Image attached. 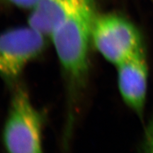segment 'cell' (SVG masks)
Listing matches in <instances>:
<instances>
[{
    "mask_svg": "<svg viewBox=\"0 0 153 153\" xmlns=\"http://www.w3.org/2000/svg\"><path fill=\"white\" fill-rule=\"evenodd\" d=\"M94 0H82L65 15L51 37L64 71L74 81L85 76L97 19Z\"/></svg>",
    "mask_w": 153,
    "mask_h": 153,
    "instance_id": "obj_1",
    "label": "cell"
},
{
    "mask_svg": "<svg viewBox=\"0 0 153 153\" xmlns=\"http://www.w3.org/2000/svg\"><path fill=\"white\" fill-rule=\"evenodd\" d=\"M42 118L24 88L18 87L11 97L3 132L9 153H43Z\"/></svg>",
    "mask_w": 153,
    "mask_h": 153,
    "instance_id": "obj_2",
    "label": "cell"
},
{
    "mask_svg": "<svg viewBox=\"0 0 153 153\" xmlns=\"http://www.w3.org/2000/svg\"><path fill=\"white\" fill-rule=\"evenodd\" d=\"M91 43L98 52L115 66L143 48L140 33L134 24L115 14L97 16Z\"/></svg>",
    "mask_w": 153,
    "mask_h": 153,
    "instance_id": "obj_3",
    "label": "cell"
},
{
    "mask_svg": "<svg viewBox=\"0 0 153 153\" xmlns=\"http://www.w3.org/2000/svg\"><path fill=\"white\" fill-rule=\"evenodd\" d=\"M45 37L30 26L0 33V76L7 81L18 77L43 53L46 45Z\"/></svg>",
    "mask_w": 153,
    "mask_h": 153,
    "instance_id": "obj_4",
    "label": "cell"
},
{
    "mask_svg": "<svg viewBox=\"0 0 153 153\" xmlns=\"http://www.w3.org/2000/svg\"><path fill=\"white\" fill-rule=\"evenodd\" d=\"M116 67L122 99L131 109L141 116L148 85V65L144 47Z\"/></svg>",
    "mask_w": 153,
    "mask_h": 153,
    "instance_id": "obj_5",
    "label": "cell"
},
{
    "mask_svg": "<svg viewBox=\"0 0 153 153\" xmlns=\"http://www.w3.org/2000/svg\"><path fill=\"white\" fill-rule=\"evenodd\" d=\"M82 0H38L31 9L28 26L51 36L67 13Z\"/></svg>",
    "mask_w": 153,
    "mask_h": 153,
    "instance_id": "obj_6",
    "label": "cell"
},
{
    "mask_svg": "<svg viewBox=\"0 0 153 153\" xmlns=\"http://www.w3.org/2000/svg\"><path fill=\"white\" fill-rule=\"evenodd\" d=\"M143 153H153V117L148 123L145 131Z\"/></svg>",
    "mask_w": 153,
    "mask_h": 153,
    "instance_id": "obj_7",
    "label": "cell"
},
{
    "mask_svg": "<svg viewBox=\"0 0 153 153\" xmlns=\"http://www.w3.org/2000/svg\"><path fill=\"white\" fill-rule=\"evenodd\" d=\"M38 0H0V6L12 5L22 9H32Z\"/></svg>",
    "mask_w": 153,
    "mask_h": 153,
    "instance_id": "obj_8",
    "label": "cell"
},
{
    "mask_svg": "<svg viewBox=\"0 0 153 153\" xmlns=\"http://www.w3.org/2000/svg\"><path fill=\"white\" fill-rule=\"evenodd\" d=\"M151 1H152V2L153 3V0H151Z\"/></svg>",
    "mask_w": 153,
    "mask_h": 153,
    "instance_id": "obj_9",
    "label": "cell"
}]
</instances>
